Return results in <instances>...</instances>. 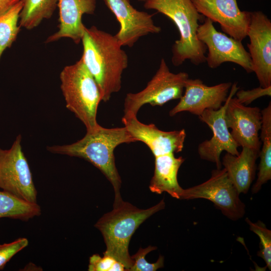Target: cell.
I'll list each match as a JSON object with an SVG mask.
<instances>
[{
  "label": "cell",
  "mask_w": 271,
  "mask_h": 271,
  "mask_svg": "<svg viewBox=\"0 0 271 271\" xmlns=\"http://www.w3.org/2000/svg\"><path fill=\"white\" fill-rule=\"evenodd\" d=\"M81 59L101 91L102 101H108L120 91L122 74L128 58L114 35L96 26L85 27L81 38Z\"/></svg>",
  "instance_id": "obj_1"
},
{
  "label": "cell",
  "mask_w": 271,
  "mask_h": 271,
  "mask_svg": "<svg viewBox=\"0 0 271 271\" xmlns=\"http://www.w3.org/2000/svg\"><path fill=\"white\" fill-rule=\"evenodd\" d=\"M136 142L124 126L105 128L99 124L94 129L87 131L82 139L74 143L47 149L52 153L83 159L98 169L112 185L113 204H116L122 199L120 193L121 180L115 166L114 151L121 144Z\"/></svg>",
  "instance_id": "obj_2"
},
{
  "label": "cell",
  "mask_w": 271,
  "mask_h": 271,
  "mask_svg": "<svg viewBox=\"0 0 271 271\" xmlns=\"http://www.w3.org/2000/svg\"><path fill=\"white\" fill-rule=\"evenodd\" d=\"M144 7L164 15L176 26L180 37L172 48L174 66H179L187 60L197 66L206 61V47L197 36L199 22L204 16L191 0H147Z\"/></svg>",
  "instance_id": "obj_3"
},
{
  "label": "cell",
  "mask_w": 271,
  "mask_h": 271,
  "mask_svg": "<svg viewBox=\"0 0 271 271\" xmlns=\"http://www.w3.org/2000/svg\"><path fill=\"white\" fill-rule=\"evenodd\" d=\"M165 207L164 199L146 209L123 200L113 204V209L104 214L94 225L101 233L106 245L103 254L113 257L124 265L126 270H129L133 263L128 252L132 235L143 222Z\"/></svg>",
  "instance_id": "obj_4"
},
{
  "label": "cell",
  "mask_w": 271,
  "mask_h": 271,
  "mask_svg": "<svg viewBox=\"0 0 271 271\" xmlns=\"http://www.w3.org/2000/svg\"><path fill=\"white\" fill-rule=\"evenodd\" d=\"M60 79L66 107L81 121L87 131L96 128L99 125L96 116L102 101L101 91L82 59L66 66Z\"/></svg>",
  "instance_id": "obj_5"
},
{
  "label": "cell",
  "mask_w": 271,
  "mask_h": 271,
  "mask_svg": "<svg viewBox=\"0 0 271 271\" xmlns=\"http://www.w3.org/2000/svg\"><path fill=\"white\" fill-rule=\"evenodd\" d=\"M189 75L185 72L174 73L170 71L164 58L145 88L137 93H128L124 102L123 115L137 116L142 106H162L168 101L180 99L184 90Z\"/></svg>",
  "instance_id": "obj_6"
},
{
  "label": "cell",
  "mask_w": 271,
  "mask_h": 271,
  "mask_svg": "<svg viewBox=\"0 0 271 271\" xmlns=\"http://www.w3.org/2000/svg\"><path fill=\"white\" fill-rule=\"evenodd\" d=\"M239 194L225 169L221 168L213 170L210 178L204 182L184 189L181 199L208 200L224 215L236 221L245 213V205L240 199Z\"/></svg>",
  "instance_id": "obj_7"
},
{
  "label": "cell",
  "mask_w": 271,
  "mask_h": 271,
  "mask_svg": "<svg viewBox=\"0 0 271 271\" xmlns=\"http://www.w3.org/2000/svg\"><path fill=\"white\" fill-rule=\"evenodd\" d=\"M18 135L11 148H0V189L26 201L37 203V191Z\"/></svg>",
  "instance_id": "obj_8"
},
{
  "label": "cell",
  "mask_w": 271,
  "mask_h": 271,
  "mask_svg": "<svg viewBox=\"0 0 271 271\" xmlns=\"http://www.w3.org/2000/svg\"><path fill=\"white\" fill-rule=\"evenodd\" d=\"M197 36L206 47L208 53L205 62L209 68L215 69L224 63L231 62L247 73L252 72L249 54L242 42L218 31L209 19L205 18L203 23L199 25Z\"/></svg>",
  "instance_id": "obj_9"
},
{
  "label": "cell",
  "mask_w": 271,
  "mask_h": 271,
  "mask_svg": "<svg viewBox=\"0 0 271 271\" xmlns=\"http://www.w3.org/2000/svg\"><path fill=\"white\" fill-rule=\"evenodd\" d=\"M239 88L237 83L232 84L226 100L218 109H206L199 116L200 121L206 123L211 129L213 135L198 147L201 159L215 164L217 169L222 168L220 155L223 151L233 155L239 154L237 145L229 130L225 118V109L230 98L233 97Z\"/></svg>",
  "instance_id": "obj_10"
},
{
  "label": "cell",
  "mask_w": 271,
  "mask_h": 271,
  "mask_svg": "<svg viewBox=\"0 0 271 271\" xmlns=\"http://www.w3.org/2000/svg\"><path fill=\"white\" fill-rule=\"evenodd\" d=\"M247 36L252 72L260 86H271V21L262 12H251Z\"/></svg>",
  "instance_id": "obj_11"
},
{
  "label": "cell",
  "mask_w": 271,
  "mask_h": 271,
  "mask_svg": "<svg viewBox=\"0 0 271 271\" xmlns=\"http://www.w3.org/2000/svg\"><path fill=\"white\" fill-rule=\"evenodd\" d=\"M119 24L114 36L120 45L132 47L142 37L158 34L160 27L155 25L153 15L135 9L129 0H103Z\"/></svg>",
  "instance_id": "obj_12"
},
{
  "label": "cell",
  "mask_w": 271,
  "mask_h": 271,
  "mask_svg": "<svg viewBox=\"0 0 271 271\" xmlns=\"http://www.w3.org/2000/svg\"><path fill=\"white\" fill-rule=\"evenodd\" d=\"M232 84L223 82L210 86L199 79L189 78L185 84L184 95L169 111V115L187 111L199 116L206 109H219L226 100Z\"/></svg>",
  "instance_id": "obj_13"
},
{
  "label": "cell",
  "mask_w": 271,
  "mask_h": 271,
  "mask_svg": "<svg viewBox=\"0 0 271 271\" xmlns=\"http://www.w3.org/2000/svg\"><path fill=\"white\" fill-rule=\"evenodd\" d=\"M205 18L219 24L226 35L242 42L247 37L251 12L242 11L237 0H191Z\"/></svg>",
  "instance_id": "obj_14"
},
{
  "label": "cell",
  "mask_w": 271,
  "mask_h": 271,
  "mask_svg": "<svg viewBox=\"0 0 271 271\" xmlns=\"http://www.w3.org/2000/svg\"><path fill=\"white\" fill-rule=\"evenodd\" d=\"M225 118L238 147L260 150L261 144L258 132L261 127L262 114L258 107L246 106L232 97L225 109Z\"/></svg>",
  "instance_id": "obj_15"
},
{
  "label": "cell",
  "mask_w": 271,
  "mask_h": 271,
  "mask_svg": "<svg viewBox=\"0 0 271 271\" xmlns=\"http://www.w3.org/2000/svg\"><path fill=\"white\" fill-rule=\"evenodd\" d=\"M121 121L136 141L146 144L155 157L178 153L183 150L186 137L184 128L169 131L162 130L154 124L141 122L134 115H123Z\"/></svg>",
  "instance_id": "obj_16"
},
{
  "label": "cell",
  "mask_w": 271,
  "mask_h": 271,
  "mask_svg": "<svg viewBox=\"0 0 271 271\" xmlns=\"http://www.w3.org/2000/svg\"><path fill=\"white\" fill-rule=\"evenodd\" d=\"M97 0H58L59 24L58 30L48 37L46 43L57 41L61 38L71 39L76 44L81 41L85 25L83 15H93Z\"/></svg>",
  "instance_id": "obj_17"
},
{
  "label": "cell",
  "mask_w": 271,
  "mask_h": 271,
  "mask_svg": "<svg viewBox=\"0 0 271 271\" xmlns=\"http://www.w3.org/2000/svg\"><path fill=\"white\" fill-rule=\"evenodd\" d=\"M259 151L242 147L238 155L226 153L222 158V165L239 194L247 193L254 179Z\"/></svg>",
  "instance_id": "obj_18"
},
{
  "label": "cell",
  "mask_w": 271,
  "mask_h": 271,
  "mask_svg": "<svg viewBox=\"0 0 271 271\" xmlns=\"http://www.w3.org/2000/svg\"><path fill=\"white\" fill-rule=\"evenodd\" d=\"M185 159L176 158L174 153L155 157V170L149 186L151 192H167L172 197L181 199L184 189L178 182V172Z\"/></svg>",
  "instance_id": "obj_19"
},
{
  "label": "cell",
  "mask_w": 271,
  "mask_h": 271,
  "mask_svg": "<svg viewBox=\"0 0 271 271\" xmlns=\"http://www.w3.org/2000/svg\"><path fill=\"white\" fill-rule=\"evenodd\" d=\"M262 124L260 139L262 142L259 157L257 178L253 184L251 192L257 193L262 186L271 179V103L262 110Z\"/></svg>",
  "instance_id": "obj_20"
},
{
  "label": "cell",
  "mask_w": 271,
  "mask_h": 271,
  "mask_svg": "<svg viewBox=\"0 0 271 271\" xmlns=\"http://www.w3.org/2000/svg\"><path fill=\"white\" fill-rule=\"evenodd\" d=\"M37 203L20 198L3 190L0 191V218H8L28 221L41 214Z\"/></svg>",
  "instance_id": "obj_21"
},
{
  "label": "cell",
  "mask_w": 271,
  "mask_h": 271,
  "mask_svg": "<svg viewBox=\"0 0 271 271\" xmlns=\"http://www.w3.org/2000/svg\"><path fill=\"white\" fill-rule=\"evenodd\" d=\"M23 8L20 14L19 25L30 30L44 19L51 18L58 4V0H20Z\"/></svg>",
  "instance_id": "obj_22"
},
{
  "label": "cell",
  "mask_w": 271,
  "mask_h": 271,
  "mask_svg": "<svg viewBox=\"0 0 271 271\" xmlns=\"http://www.w3.org/2000/svg\"><path fill=\"white\" fill-rule=\"evenodd\" d=\"M22 8V2L20 1L0 17V60L5 50L16 41L20 31L19 22Z\"/></svg>",
  "instance_id": "obj_23"
},
{
  "label": "cell",
  "mask_w": 271,
  "mask_h": 271,
  "mask_svg": "<svg viewBox=\"0 0 271 271\" xmlns=\"http://www.w3.org/2000/svg\"><path fill=\"white\" fill-rule=\"evenodd\" d=\"M246 222L249 229L255 233L260 239L259 250L257 255L262 258L269 270H271V231L261 221L252 222L246 218Z\"/></svg>",
  "instance_id": "obj_24"
},
{
  "label": "cell",
  "mask_w": 271,
  "mask_h": 271,
  "mask_svg": "<svg viewBox=\"0 0 271 271\" xmlns=\"http://www.w3.org/2000/svg\"><path fill=\"white\" fill-rule=\"evenodd\" d=\"M157 249V247L151 245L138 250L136 253L131 256L133 263L129 271H156L164 266V257L160 255L155 263H149L145 259L146 255L150 252Z\"/></svg>",
  "instance_id": "obj_25"
},
{
  "label": "cell",
  "mask_w": 271,
  "mask_h": 271,
  "mask_svg": "<svg viewBox=\"0 0 271 271\" xmlns=\"http://www.w3.org/2000/svg\"><path fill=\"white\" fill-rule=\"evenodd\" d=\"M89 271H124V265L113 257L103 254H94L89 257Z\"/></svg>",
  "instance_id": "obj_26"
},
{
  "label": "cell",
  "mask_w": 271,
  "mask_h": 271,
  "mask_svg": "<svg viewBox=\"0 0 271 271\" xmlns=\"http://www.w3.org/2000/svg\"><path fill=\"white\" fill-rule=\"evenodd\" d=\"M28 244L29 241L25 237H20L11 242L0 244V270H3L15 255Z\"/></svg>",
  "instance_id": "obj_27"
},
{
  "label": "cell",
  "mask_w": 271,
  "mask_h": 271,
  "mask_svg": "<svg viewBox=\"0 0 271 271\" xmlns=\"http://www.w3.org/2000/svg\"><path fill=\"white\" fill-rule=\"evenodd\" d=\"M236 98L240 103L247 105L255 99L264 96H270L271 86L263 88L259 86L251 90H239L235 93Z\"/></svg>",
  "instance_id": "obj_28"
},
{
  "label": "cell",
  "mask_w": 271,
  "mask_h": 271,
  "mask_svg": "<svg viewBox=\"0 0 271 271\" xmlns=\"http://www.w3.org/2000/svg\"><path fill=\"white\" fill-rule=\"evenodd\" d=\"M20 0H0V17L6 13Z\"/></svg>",
  "instance_id": "obj_29"
},
{
  "label": "cell",
  "mask_w": 271,
  "mask_h": 271,
  "mask_svg": "<svg viewBox=\"0 0 271 271\" xmlns=\"http://www.w3.org/2000/svg\"><path fill=\"white\" fill-rule=\"evenodd\" d=\"M138 1H140V2H144V3H145V2H146L147 0H138Z\"/></svg>",
  "instance_id": "obj_30"
}]
</instances>
